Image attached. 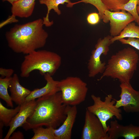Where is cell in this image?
I'll return each instance as SVG.
<instances>
[{
	"instance_id": "5",
	"label": "cell",
	"mask_w": 139,
	"mask_h": 139,
	"mask_svg": "<svg viewBox=\"0 0 139 139\" xmlns=\"http://www.w3.org/2000/svg\"><path fill=\"white\" fill-rule=\"evenodd\" d=\"M58 85L65 105L76 106L85 101L88 88L86 83L80 78L68 77L59 81Z\"/></svg>"
},
{
	"instance_id": "31",
	"label": "cell",
	"mask_w": 139,
	"mask_h": 139,
	"mask_svg": "<svg viewBox=\"0 0 139 139\" xmlns=\"http://www.w3.org/2000/svg\"><path fill=\"white\" fill-rule=\"evenodd\" d=\"M137 11L138 14H139V5L137 7Z\"/></svg>"
},
{
	"instance_id": "7",
	"label": "cell",
	"mask_w": 139,
	"mask_h": 139,
	"mask_svg": "<svg viewBox=\"0 0 139 139\" xmlns=\"http://www.w3.org/2000/svg\"><path fill=\"white\" fill-rule=\"evenodd\" d=\"M113 37L108 35L103 39L99 38L95 46V49L91 52V55L88 60V76L90 77H94L99 73L102 74L106 66L105 62L101 60L102 55H106L109 50V47L113 43L111 39Z\"/></svg>"
},
{
	"instance_id": "4",
	"label": "cell",
	"mask_w": 139,
	"mask_h": 139,
	"mask_svg": "<svg viewBox=\"0 0 139 139\" xmlns=\"http://www.w3.org/2000/svg\"><path fill=\"white\" fill-rule=\"evenodd\" d=\"M61 63V57L56 53L46 50H36L24 56L20 67V76L28 77L35 70H38L42 75L48 73L52 76Z\"/></svg>"
},
{
	"instance_id": "32",
	"label": "cell",
	"mask_w": 139,
	"mask_h": 139,
	"mask_svg": "<svg viewBox=\"0 0 139 139\" xmlns=\"http://www.w3.org/2000/svg\"><path fill=\"white\" fill-rule=\"evenodd\" d=\"M137 22L138 25L139 26V20Z\"/></svg>"
},
{
	"instance_id": "30",
	"label": "cell",
	"mask_w": 139,
	"mask_h": 139,
	"mask_svg": "<svg viewBox=\"0 0 139 139\" xmlns=\"http://www.w3.org/2000/svg\"><path fill=\"white\" fill-rule=\"evenodd\" d=\"M18 0H2V1L3 2L7 1L12 5L14 2Z\"/></svg>"
},
{
	"instance_id": "21",
	"label": "cell",
	"mask_w": 139,
	"mask_h": 139,
	"mask_svg": "<svg viewBox=\"0 0 139 139\" xmlns=\"http://www.w3.org/2000/svg\"><path fill=\"white\" fill-rule=\"evenodd\" d=\"M32 129L34 134L31 139H56L54 134V129L53 128H45L41 126Z\"/></svg>"
},
{
	"instance_id": "16",
	"label": "cell",
	"mask_w": 139,
	"mask_h": 139,
	"mask_svg": "<svg viewBox=\"0 0 139 139\" xmlns=\"http://www.w3.org/2000/svg\"><path fill=\"white\" fill-rule=\"evenodd\" d=\"M36 0H18L14 2L11 7L12 15L21 18H27L33 12Z\"/></svg>"
},
{
	"instance_id": "6",
	"label": "cell",
	"mask_w": 139,
	"mask_h": 139,
	"mask_svg": "<svg viewBox=\"0 0 139 139\" xmlns=\"http://www.w3.org/2000/svg\"><path fill=\"white\" fill-rule=\"evenodd\" d=\"M91 97L93 104L87 107L86 109L98 118L102 123L105 131L107 132L108 126L107 125V121L114 116L119 120H122V111L115 106L116 100H112L111 94L106 96L104 101L101 100L100 97L94 94L91 95Z\"/></svg>"
},
{
	"instance_id": "26",
	"label": "cell",
	"mask_w": 139,
	"mask_h": 139,
	"mask_svg": "<svg viewBox=\"0 0 139 139\" xmlns=\"http://www.w3.org/2000/svg\"><path fill=\"white\" fill-rule=\"evenodd\" d=\"M99 13L93 12L89 14L87 17V21L88 24L92 25L96 24L99 23L100 20Z\"/></svg>"
},
{
	"instance_id": "15",
	"label": "cell",
	"mask_w": 139,
	"mask_h": 139,
	"mask_svg": "<svg viewBox=\"0 0 139 139\" xmlns=\"http://www.w3.org/2000/svg\"><path fill=\"white\" fill-rule=\"evenodd\" d=\"M8 88L12 100L18 105H21L24 102L31 92L21 85L18 76L16 74L12 77Z\"/></svg>"
},
{
	"instance_id": "11",
	"label": "cell",
	"mask_w": 139,
	"mask_h": 139,
	"mask_svg": "<svg viewBox=\"0 0 139 139\" xmlns=\"http://www.w3.org/2000/svg\"><path fill=\"white\" fill-rule=\"evenodd\" d=\"M109 139H116L123 137L125 139H135L139 137V126L132 124L124 126L115 120L110 122L107 131Z\"/></svg>"
},
{
	"instance_id": "18",
	"label": "cell",
	"mask_w": 139,
	"mask_h": 139,
	"mask_svg": "<svg viewBox=\"0 0 139 139\" xmlns=\"http://www.w3.org/2000/svg\"><path fill=\"white\" fill-rule=\"evenodd\" d=\"M125 38H139V26L136 25L135 22L129 23L119 35L113 37L111 41L113 43L116 41Z\"/></svg>"
},
{
	"instance_id": "29",
	"label": "cell",
	"mask_w": 139,
	"mask_h": 139,
	"mask_svg": "<svg viewBox=\"0 0 139 139\" xmlns=\"http://www.w3.org/2000/svg\"><path fill=\"white\" fill-rule=\"evenodd\" d=\"M4 126L3 124L0 121V138L2 139V138L3 128Z\"/></svg>"
},
{
	"instance_id": "12",
	"label": "cell",
	"mask_w": 139,
	"mask_h": 139,
	"mask_svg": "<svg viewBox=\"0 0 139 139\" xmlns=\"http://www.w3.org/2000/svg\"><path fill=\"white\" fill-rule=\"evenodd\" d=\"M35 100L24 102L20 106L19 111L10 123L9 130L4 139H9L12 133L17 128L22 126L28 118L33 113L36 105Z\"/></svg>"
},
{
	"instance_id": "23",
	"label": "cell",
	"mask_w": 139,
	"mask_h": 139,
	"mask_svg": "<svg viewBox=\"0 0 139 139\" xmlns=\"http://www.w3.org/2000/svg\"><path fill=\"white\" fill-rule=\"evenodd\" d=\"M81 2L90 4L95 6L98 11L100 18L103 19L104 16V12L107 9L101 0H81L75 3L71 2L67 4L66 6L68 7H72L74 5Z\"/></svg>"
},
{
	"instance_id": "2",
	"label": "cell",
	"mask_w": 139,
	"mask_h": 139,
	"mask_svg": "<svg viewBox=\"0 0 139 139\" xmlns=\"http://www.w3.org/2000/svg\"><path fill=\"white\" fill-rule=\"evenodd\" d=\"M32 115L22 126L25 131L45 126L57 128L66 119V106L63 103L61 92L38 98Z\"/></svg>"
},
{
	"instance_id": "22",
	"label": "cell",
	"mask_w": 139,
	"mask_h": 139,
	"mask_svg": "<svg viewBox=\"0 0 139 139\" xmlns=\"http://www.w3.org/2000/svg\"><path fill=\"white\" fill-rule=\"evenodd\" d=\"M139 5V0H129L126 4L118 6L115 11L124 10L130 13L135 19V21L139 20V15L137 11V5Z\"/></svg>"
},
{
	"instance_id": "17",
	"label": "cell",
	"mask_w": 139,
	"mask_h": 139,
	"mask_svg": "<svg viewBox=\"0 0 139 139\" xmlns=\"http://www.w3.org/2000/svg\"><path fill=\"white\" fill-rule=\"evenodd\" d=\"M40 4L45 5L47 7V12L46 16L43 19L44 25L46 27H50L53 24V22H50L49 19L50 11L53 10L58 15L61 14L58 8L60 4H63L66 3L69 4L71 2L70 0H39Z\"/></svg>"
},
{
	"instance_id": "14",
	"label": "cell",
	"mask_w": 139,
	"mask_h": 139,
	"mask_svg": "<svg viewBox=\"0 0 139 139\" xmlns=\"http://www.w3.org/2000/svg\"><path fill=\"white\" fill-rule=\"evenodd\" d=\"M44 76L46 82L45 85L42 88L35 89L31 91L26 98L24 102L35 100L36 98L42 96L51 95L60 92L58 85L59 81L54 80L52 76L48 74H45Z\"/></svg>"
},
{
	"instance_id": "28",
	"label": "cell",
	"mask_w": 139,
	"mask_h": 139,
	"mask_svg": "<svg viewBox=\"0 0 139 139\" xmlns=\"http://www.w3.org/2000/svg\"><path fill=\"white\" fill-rule=\"evenodd\" d=\"M9 139H23L24 138V136L22 133L20 131L14 132L12 134Z\"/></svg>"
},
{
	"instance_id": "19",
	"label": "cell",
	"mask_w": 139,
	"mask_h": 139,
	"mask_svg": "<svg viewBox=\"0 0 139 139\" xmlns=\"http://www.w3.org/2000/svg\"><path fill=\"white\" fill-rule=\"evenodd\" d=\"M21 105L14 109H8L4 107L0 101V121L6 126H9L14 117L19 111Z\"/></svg>"
},
{
	"instance_id": "20",
	"label": "cell",
	"mask_w": 139,
	"mask_h": 139,
	"mask_svg": "<svg viewBox=\"0 0 139 139\" xmlns=\"http://www.w3.org/2000/svg\"><path fill=\"white\" fill-rule=\"evenodd\" d=\"M12 77H0V98L6 102L7 106L12 108L13 107L12 101L7 90Z\"/></svg>"
},
{
	"instance_id": "13",
	"label": "cell",
	"mask_w": 139,
	"mask_h": 139,
	"mask_svg": "<svg viewBox=\"0 0 139 139\" xmlns=\"http://www.w3.org/2000/svg\"><path fill=\"white\" fill-rule=\"evenodd\" d=\"M77 112L76 106H66L67 117L66 119L58 128L54 129L56 139H71L72 130Z\"/></svg>"
},
{
	"instance_id": "1",
	"label": "cell",
	"mask_w": 139,
	"mask_h": 139,
	"mask_svg": "<svg viewBox=\"0 0 139 139\" xmlns=\"http://www.w3.org/2000/svg\"><path fill=\"white\" fill-rule=\"evenodd\" d=\"M44 25L43 20L41 18L15 24L5 34L9 47L15 53L25 55L43 47L48 37Z\"/></svg>"
},
{
	"instance_id": "10",
	"label": "cell",
	"mask_w": 139,
	"mask_h": 139,
	"mask_svg": "<svg viewBox=\"0 0 139 139\" xmlns=\"http://www.w3.org/2000/svg\"><path fill=\"white\" fill-rule=\"evenodd\" d=\"M120 87V98L116 100L115 106L118 108L123 107L127 113L139 112V91L134 89L130 83H121Z\"/></svg>"
},
{
	"instance_id": "24",
	"label": "cell",
	"mask_w": 139,
	"mask_h": 139,
	"mask_svg": "<svg viewBox=\"0 0 139 139\" xmlns=\"http://www.w3.org/2000/svg\"><path fill=\"white\" fill-rule=\"evenodd\" d=\"M107 10L115 11L119 6L127 3L129 0H101Z\"/></svg>"
},
{
	"instance_id": "27",
	"label": "cell",
	"mask_w": 139,
	"mask_h": 139,
	"mask_svg": "<svg viewBox=\"0 0 139 139\" xmlns=\"http://www.w3.org/2000/svg\"><path fill=\"white\" fill-rule=\"evenodd\" d=\"M14 72L13 70L11 68L6 69L2 67L0 68V75L2 78L10 77Z\"/></svg>"
},
{
	"instance_id": "8",
	"label": "cell",
	"mask_w": 139,
	"mask_h": 139,
	"mask_svg": "<svg viewBox=\"0 0 139 139\" xmlns=\"http://www.w3.org/2000/svg\"><path fill=\"white\" fill-rule=\"evenodd\" d=\"M112 12L105 10L102 19L104 22H110V35L113 37L119 35L129 23L135 20L133 16L129 12L124 10Z\"/></svg>"
},
{
	"instance_id": "9",
	"label": "cell",
	"mask_w": 139,
	"mask_h": 139,
	"mask_svg": "<svg viewBox=\"0 0 139 139\" xmlns=\"http://www.w3.org/2000/svg\"><path fill=\"white\" fill-rule=\"evenodd\" d=\"M81 139H109L101 122L94 114L86 109L85 122Z\"/></svg>"
},
{
	"instance_id": "3",
	"label": "cell",
	"mask_w": 139,
	"mask_h": 139,
	"mask_svg": "<svg viewBox=\"0 0 139 139\" xmlns=\"http://www.w3.org/2000/svg\"><path fill=\"white\" fill-rule=\"evenodd\" d=\"M139 60L138 55L134 49L128 47L119 50L108 59L104 72L98 80L110 77L118 79L121 83L129 84Z\"/></svg>"
},
{
	"instance_id": "25",
	"label": "cell",
	"mask_w": 139,
	"mask_h": 139,
	"mask_svg": "<svg viewBox=\"0 0 139 139\" xmlns=\"http://www.w3.org/2000/svg\"><path fill=\"white\" fill-rule=\"evenodd\" d=\"M118 40L123 44H128L139 50V38H128L127 39L122 38Z\"/></svg>"
}]
</instances>
